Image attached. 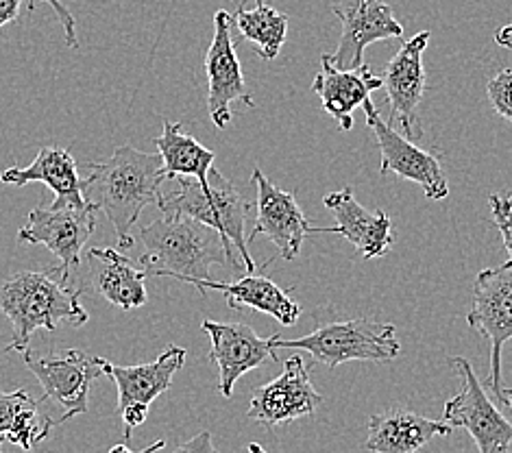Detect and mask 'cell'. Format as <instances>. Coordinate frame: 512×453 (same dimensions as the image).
I'll use <instances>...</instances> for the list:
<instances>
[{
	"instance_id": "cell-5",
	"label": "cell",
	"mask_w": 512,
	"mask_h": 453,
	"mask_svg": "<svg viewBox=\"0 0 512 453\" xmlns=\"http://www.w3.org/2000/svg\"><path fill=\"white\" fill-rule=\"evenodd\" d=\"M275 349H301L312 355L314 362L340 366L345 362H388L401 353L395 325L377 323L371 318H349L319 325L312 334L295 340L271 336Z\"/></svg>"
},
{
	"instance_id": "cell-26",
	"label": "cell",
	"mask_w": 512,
	"mask_h": 453,
	"mask_svg": "<svg viewBox=\"0 0 512 453\" xmlns=\"http://www.w3.org/2000/svg\"><path fill=\"white\" fill-rule=\"evenodd\" d=\"M236 7L238 11L234 16V24L242 40L255 44L260 59H275L286 42L288 16L271 5H258L255 9H245L242 5Z\"/></svg>"
},
{
	"instance_id": "cell-25",
	"label": "cell",
	"mask_w": 512,
	"mask_h": 453,
	"mask_svg": "<svg viewBox=\"0 0 512 453\" xmlns=\"http://www.w3.org/2000/svg\"><path fill=\"white\" fill-rule=\"evenodd\" d=\"M53 427L55 421L44 403L31 399L27 390H14V393L0 390V434L9 443L31 451L51 434Z\"/></svg>"
},
{
	"instance_id": "cell-4",
	"label": "cell",
	"mask_w": 512,
	"mask_h": 453,
	"mask_svg": "<svg viewBox=\"0 0 512 453\" xmlns=\"http://www.w3.org/2000/svg\"><path fill=\"white\" fill-rule=\"evenodd\" d=\"M177 192L168 194L160 199V210L166 216H188L199 220V223L212 227L218 236H221L225 251H227V264L234 271H245L251 275L255 273V262L247 247L245 227L249 216V203L242 194L236 190L221 170L212 168L210 177H207V186H201L197 179L190 177H177Z\"/></svg>"
},
{
	"instance_id": "cell-8",
	"label": "cell",
	"mask_w": 512,
	"mask_h": 453,
	"mask_svg": "<svg viewBox=\"0 0 512 453\" xmlns=\"http://www.w3.org/2000/svg\"><path fill=\"white\" fill-rule=\"evenodd\" d=\"M22 355L27 369L42 384L44 397L40 401L62 408L57 423H66L72 416L88 412L92 382L103 375L99 355H88L79 349L48 355V358H33L29 349Z\"/></svg>"
},
{
	"instance_id": "cell-7",
	"label": "cell",
	"mask_w": 512,
	"mask_h": 453,
	"mask_svg": "<svg viewBox=\"0 0 512 453\" xmlns=\"http://www.w3.org/2000/svg\"><path fill=\"white\" fill-rule=\"evenodd\" d=\"M96 231V210L85 207H55L38 205L27 216V223L18 231V240L24 244H42L51 251L62 273L75 281L81 266L83 249Z\"/></svg>"
},
{
	"instance_id": "cell-19",
	"label": "cell",
	"mask_w": 512,
	"mask_h": 453,
	"mask_svg": "<svg viewBox=\"0 0 512 453\" xmlns=\"http://www.w3.org/2000/svg\"><path fill=\"white\" fill-rule=\"evenodd\" d=\"M186 364V349L170 345L166 351L149 364L138 366H118L109 360L101 358L103 375H109L114 379L118 388V412L127 406H151V403L164 395L173 384V377L181 371V366Z\"/></svg>"
},
{
	"instance_id": "cell-18",
	"label": "cell",
	"mask_w": 512,
	"mask_h": 453,
	"mask_svg": "<svg viewBox=\"0 0 512 453\" xmlns=\"http://www.w3.org/2000/svg\"><path fill=\"white\" fill-rule=\"evenodd\" d=\"M382 83V77L375 75L367 64L356 70H340L334 66L332 55L323 53L321 70L312 83V90L319 94L323 109L338 122L340 129L351 131L353 112L371 99V92L380 90Z\"/></svg>"
},
{
	"instance_id": "cell-38",
	"label": "cell",
	"mask_w": 512,
	"mask_h": 453,
	"mask_svg": "<svg viewBox=\"0 0 512 453\" xmlns=\"http://www.w3.org/2000/svg\"><path fill=\"white\" fill-rule=\"evenodd\" d=\"M255 5H264V0H255Z\"/></svg>"
},
{
	"instance_id": "cell-31",
	"label": "cell",
	"mask_w": 512,
	"mask_h": 453,
	"mask_svg": "<svg viewBox=\"0 0 512 453\" xmlns=\"http://www.w3.org/2000/svg\"><path fill=\"white\" fill-rule=\"evenodd\" d=\"M118 414L123 416L125 436L129 440L133 430H136V427H140L146 421V416H149V406H142V403H136V406H127V408L120 410Z\"/></svg>"
},
{
	"instance_id": "cell-35",
	"label": "cell",
	"mask_w": 512,
	"mask_h": 453,
	"mask_svg": "<svg viewBox=\"0 0 512 453\" xmlns=\"http://www.w3.org/2000/svg\"><path fill=\"white\" fill-rule=\"evenodd\" d=\"M247 449H249V453H268V451H266L264 447H260L258 443H249Z\"/></svg>"
},
{
	"instance_id": "cell-30",
	"label": "cell",
	"mask_w": 512,
	"mask_h": 453,
	"mask_svg": "<svg viewBox=\"0 0 512 453\" xmlns=\"http://www.w3.org/2000/svg\"><path fill=\"white\" fill-rule=\"evenodd\" d=\"M173 453H218L214 447V438L210 432H201L181 443Z\"/></svg>"
},
{
	"instance_id": "cell-20",
	"label": "cell",
	"mask_w": 512,
	"mask_h": 453,
	"mask_svg": "<svg viewBox=\"0 0 512 453\" xmlns=\"http://www.w3.org/2000/svg\"><path fill=\"white\" fill-rule=\"evenodd\" d=\"M454 427L445 421L404 408H388L369 419V438L364 447L371 453H417L436 436H449Z\"/></svg>"
},
{
	"instance_id": "cell-27",
	"label": "cell",
	"mask_w": 512,
	"mask_h": 453,
	"mask_svg": "<svg viewBox=\"0 0 512 453\" xmlns=\"http://www.w3.org/2000/svg\"><path fill=\"white\" fill-rule=\"evenodd\" d=\"M486 94L495 112L504 120L512 122V70L504 68L486 85Z\"/></svg>"
},
{
	"instance_id": "cell-12",
	"label": "cell",
	"mask_w": 512,
	"mask_h": 453,
	"mask_svg": "<svg viewBox=\"0 0 512 453\" xmlns=\"http://www.w3.org/2000/svg\"><path fill=\"white\" fill-rule=\"evenodd\" d=\"M321 403L323 395L312 386L308 362L292 355L282 375L253 390L247 416L264 427H279L314 414Z\"/></svg>"
},
{
	"instance_id": "cell-9",
	"label": "cell",
	"mask_w": 512,
	"mask_h": 453,
	"mask_svg": "<svg viewBox=\"0 0 512 453\" xmlns=\"http://www.w3.org/2000/svg\"><path fill=\"white\" fill-rule=\"evenodd\" d=\"M449 364L460 375L462 390L445 403L443 421L451 427H465L480 453H508L512 445V423L486 395L469 360L449 358Z\"/></svg>"
},
{
	"instance_id": "cell-17",
	"label": "cell",
	"mask_w": 512,
	"mask_h": 453,
	"mask_svg": "<svg viewBox=\"0 0 512 453\" xmlns=\"http://www.w3.org/2000/svg\"><path fill=\"white\" fill-rule=\"evenodd\" d=\"M325 207L336 218V227H314V234H340L356 249L364 260L384 257L395 244L393 223L380 210L371 212L360 205L351 188L327 194Z\"/></svg>"
},
{
	"instance_id": "cell-23",
	"label": "cell",
	"mask_w": 512,
	"mask_h": 453,
	"mask_svg": "<svg viewBox=\"0 0 512 453\" xmlns=\"http://www.w3.org/2000/svg\"><path fill=\"white\" fill-rule=\"evenodd\" d=\"M94 262L92 281L109 303L120 310H138L146 303V271L133 266L127 255L116 249H90Z\"/></svg>"
},
{
	"instance_id": "cell-13",
	"label": "cell",
	"mask_w": 512,
	"mask_h": 453,
	"mask_svg": "<svg viewBox=\"0 0 512 453\" xmlns=\"http://www.w3.org/2000/svg\"><path fill=\"white\" fill-rule=\"evenodd\" d=\"M430 31H421L401 44L395 57L388 61L382 88L390 105L388 122H399L408 140H419L423 136L419 122V107L425 92V70L423 53L430 44Z\"/></svg>"
},
{
	"instance_id": "cell-2",
	"label": "cell",
	"mask_w": 512,
	"mask_h": 453,
	"mask_svg": "<svg viewBox=\"0 0 512 453\" xmlns=\"http://www.w3.org/2000/svg\"><path fill=\"white\" fill-rule=\"evenodd\" d=\"M79 297L81 288L72 286L59 266L44 273L22 271L5 279L0 284V312L14 327L7 351H27L38 329L57 332L62 323L72 327L88 323V312L83 310Z\"/></svg>"
},
{
	"instance_id": "cell-10",
	"label": "cell",
	"mask_w": 512,
	"mask_h": 453,
	"mask_svg": "<svg viewBox=\"0 0 512 453\" xmlns=\"http://www.w3.org/2000/svg\"><path fill=\"white\" fill-rule=\"evenodd\" d=\"M364 116H367V125L375 133L377 149L382 155L380 173L388 175L393 173L401 179H408L419 183L423 188L425 197L432 201H443L449 197V183L445 179V173L441 168V162L428 153L419 149L417 144L408 140L406 136L395 131L390 122H384V118L377 112L371 99L362 103Z\"/></svg>"
},
{
	"instance_id": "cell-6",
	"label": "cell",
	"mask_w": 512,
	"mask_h": 453,
	"mask_svg": "<svg viewBox=\"0 0 512 453\" xmlns=\"http://www.w3.org/2000/svg\"><path fill=\"white\" fill-rule=\"evenodd\" d=\"M467 323L475 332L491 342V373L486 386L493 390L497 401H504L502 388V349L512 340V262L484 268L475 277L473 301Z\"/></svg>"
},
{
	"instance_id": "cell-1",
	"label": "cell",
	"mask_w": 512,
	"mask_h": 453,
	"mask_svg": "<svg viewBox=\"0 0 512 453\" xmlns=\"http://www.w3.org/2000/svg\"><path fill=\"white\" fill-rule=\"evenodd\" d=\"M162 166L160 153H144L129 144L120 146L105 162L85 164L81 175L83 199L107 216L120 249H131L136 242L133 227L144 207L160 203V188L166 181Z\"/></svg>"
},
{
	"instance_id": "cell-15",
	"label": "cell",
	"mask_w": 512,
	"mask_h": 453,
	"mask_svg": "<svg viewBox=\"0 0 512 453\" xmlns=\"http://www.w3.org/2000/svg\"><path fill=\"white\" fill-rule=\"evenodd\" d=\"M332 11L343 24L340 42L332 55L340 70H356L364 64V51L373 42L401 40L404 27L393 16L386 0H347L345 7L334 5Z\"/></svg>"
},
{
	"instance_id": "cell-32",
	"label": "cell",
	"mask_w": 512,
	"mask_h": 453,
	"mask_svg": "<svg viewBox=\"0 0 512 453\" xmlns=\"http://www.w3.org/2000/svg\"><path fill=\"white\" fill-rule=\"evenodd\" d=\"M22 3L24 0H0V29L18 18Z\"/></svg>"
},
{
	"instance_id": "cell-36",
	"label": "cell",
	"mask_w": 512,
	"mask_h": 453,
	"mask_svg": "<svg viewBox=\"0 0 512 453\" xmlns=\"http://www.w3.org/2000/svg\"><path fill=\"white\" fill-rule=\"evenodd\" d=\"M504 399H506V406H510V408H512V388L504 390Z\"/></svg>"
},
{
	"instance_id": "cell-16",
	"label": "cell",
	"mask_w": 512,
	"mask_h": 453,
	"mask_svg": "<svg viewBox=\"0 0 512 453\" xmlns=\"http://www.w3.org/2000/svg\"><path fill=\"white\" fill-rule=\"evenodd\" d=\"M201 329L212 340L210 360L218 366V390L225 399L234 395V386L242 375L255 371L268 360H279L271 338H260L245 323L203 321Z\"/></svg>"
},
{
	"instance_id": "cell-14",
	"label": "cell",
	"mask_w": 512,
	"mask_h": 453,
	"mask_svg": "<svg viewBox=\"0 0 512 453\" xmlns=\"http://www.w3.org/2000/svg\"><path fill=\"white\" fill-rule=\"evenodd\" d=\"M251 181L258 190V205H255L258 210H255V225L247 242L266 236L275 244L284 262L295 260L303 240L314 234V227L299 207L295 192L279 190L275 183L266 179L260 168L253 170Z\"/></svg>"
},
{
	"instance_id": "cell-37",
	"label": "cell",
	"mask_w": 512,
	"mask_h": 453,
	"mask_svg": "<svg viewBox=\"0 0 512 453\" xmlns=\"http://www.w3.org/2000/svg\"><path fill=\"white\" fill-rule=\"evenodd\" d=\"M5 440H7V438H5L3 434H0V453H3V443H5Z\"/></svg>"
},
{
	"instance_id": "cell-34",
	"label": "cell",
	"mask_w": 512,
	"mask_h": 453,
	"mask_svg": "<svg viewBox=\"0 0 512 453\" xmlns=\"http://www.w3.org/2000/svg\"><path fill=\"white\" fill-rule=\"evenodd\" d=\"M495 42H497V46H502V48H508V51H512V24H506V27H502V29L497 31Z\"/></svg>"
},
{
	"instance_id": "cell-33",
	"label": "cell",
	"mask_w": 512,
	"mask_h": 453,
	"mask_svg": "<svg viewBox=\"0 0 512 453\" xmlns=\"http://www.w3.org/2000/svg\"><path fill=\"white\" fill-rule=\"evenodd\" d=\"M164 447H166V440H155V443H153L151 447L142 449L140 453H157V451H162ZM107 453H136V451H131L127 445H116V447L109 449Z\"/></svg>"
},
{
	"instance_id": "cell-22",
	"label": "cell",
	"mask_w": 512,
	"mask_h": 453,
	"mask_svg": "<svg viewBox=\"0 0 512 453\" xmlns=\"http://www.w3.org/2000/svg\"><path fill=\"white\" fill-rule=\"evenodd\" d=\"M201 295L207 290H218L225 295V301L231 310L251 308L262 314L273 316L277 323L284 327H292L301 316V305L290 297V292L279 288L273 279L262 275H245L238 281H216L203 279L194 284Z\"/></svg>"
},
{
	"instance_id": "cell-3",
	"label": "cell",
	"mask_w": 512,
	"mask_h": 453,
	"mask_svg": "<svg viewBox=\"0 0 512 453\" xmlns=\"http://www.w3.org/2000/svg\"><path fill=\"white\" fill-rule=\"evenodd\" d=\"M144 255L140 264L146 277H168L199 284L212 279V266L227 264L221 236L212 227L188 216H162L140 229Z\"/></svg>"
},
{
	"instance_id": "cell-21",
	"label": "cell",
	"mask_w": 512,
	"mask_h": 453,
	"mask_svg": "<svg viewBox=\"0 0 512 453\" xmlns=\"http://www.w3.org/2000/svg\"><path fill=\"white\" fill-rule=\"evenodd\" d=\"M0 181L9 186H27V183L40 181L55 192V207H85L83 192H81V170L75 162V157L62 146H42L35 155L33 164L27 168H7Z\"/></svg>"
},
{
	"instance_id": "cell-24",
	"label": "cell",
	"mask_w": 512,
	"mask_h": 453,
	"mask_svg": "<svg viewBox=\"0 0 512 453\" xmlns=\"http://www.w3.org/2000/svg\"><path fill=\"white\" fill-rule=\"evenodd\" d=\"M157 153L162 155V175L166 181H175L177 177L197 179L201 186H207V177L214 168V151L192 138L184 131L181 122L162 120V136L153 140Z\"/></svg>"
},
{
	"instance_id": "cell-39",
	"label": "cell",
	"mask_w": 512,
	"mask_h": 453,
	"mask_svg": "<svg viewBox=\"0 0 512 453\" xmlns=\"http://www.w3.org/2000/svg\"><path fill=\"white\" fill-rule=\"evenodd\" d=\"M234 3H236V5H240V0H234Z\"/></svg>"
},
{
	"instance_id": "cell-11",
	"label": "cell",
	"mask_w": 512,
	"mask_h": 453,
	"mask_svg": "<svg viewBox=\"0 0 512 453\" xmlns=\"http://www.w3.org/2000/svg\"><path fill=\"white\" fill-rule=\"evenodd\" d=\"M231 24L234 16L225 9L214 16V38L205 55L207 75V112L218 129H225L231 122V103H245L253 107L255 101L247 88L242 66L236 55V44L231 40Z\"/></svg>"
},
{
	"instance_id": "cell-29",
	"label": "cell",
	"mask_w": 512,
	"mask_h": 453,
	"mask_svg": "<svg viewBox=\"0 0 512 453\" xmlns=\"http://www.w3.org/2000/svg\"><path fill=\"white\" fill-rule=\"evenodd\" d=\"M40 3H46V5L53 7V11L57 14L59 22H62V27H64L66 46L75 48V51H77V48H79V40H77V22H75V18H72L70 9H66V5L62 3V0H29V14H33L35 7H38Z\"/></svg>"
},
{
	"instance_id": "cell-28",
	"label": "cell",
	"mask_w": 512,
	"mask_h": 453,
	"mask_svg": "<svg viewBox=\"0 0 512 453\" xmlns=\"http://www.w3.org/2000/svg\"><path fill=\"white\" fill-rule=\"evenodd\" d=\"M489 205H491V214L495 225L502 234L504 247L510 255L512 262V192L510 194H491L489 197Z\"/></svg>"
}]
</instances>
